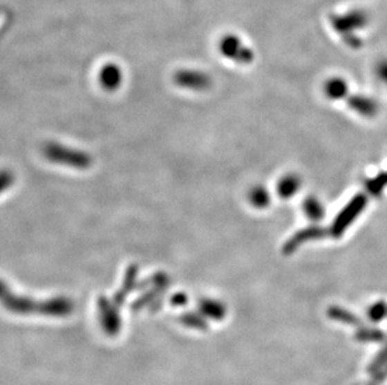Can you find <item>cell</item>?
<instances>
[{
    "label": "cell",
    "instance_id": "cell-1",
    "mask_svg": "<svg viewBox=\"0 0 387 385\" xmlns=\"http://www.w3.org/2000/svg\"><path fill=\"white\" fill-rule=\"evenodd\" d=\"M368 199L365 195H356L354 199L345 206L340 214L334 218V224L330 229V234H332L336 238L341 237L348 226L354 223L356 218L360 215L361 212L365 209Z\"/></svg>",
    "mask_w": 387,
    "mask_h": 385
},
{
    "label": "cell",
    "instance_id": "cell-2",
    "mask_svg": "<svg viewBox=\"0 0 387 385\" xmlns=\"http://www.w3.org/2000/svg\"><path fill=\"white\" fill-rule=\"evenodd\" d=\"M174 83L177 86L191 90H205L211 86V78L207 74L197 70H180L174 75Z\"/></svg>",
    "mask_w": 387,
    "mask_h": 385
},
{
    "label": "cell",
    "instance_id": "cell-3",
    "mask_svg": "<svg viewBox=\"0 0 387 385\" xmlns=\"http://www.w3.org/2000/svg\"><path fill=\"white\" fill-rule=\"evenodd\" d=\"M330 232L328 229L322 226H312L302 229L300 232L296 233L291 239H288L287 243L283 246V252L286 254L294 253L299 246H302L308 240L321 239L323 237L328 235Z\"/></svg>",
    "mask_w": 387,
    "mask_h": 385
},
{
    "label": "cell",
    "instance_id": "cell-4",
    "mask_svg": "<svg viewBox=\"0 0 387 385\" xmlns=\"http://www.w3.org/2000/svg\"><path fill=\"white\" fill-rule=\"evenodd\" d=\"M348 106H351L356 113L365 118H374L379 113V104L376 103V100L364 95H352L348 99Z\"/></svg>",
    "mask_w": 387,
    "mask_h": 385
},
{
    "label": "cell",
    "instance_id": "cell-5",
    "mask_svg": "<svg viewBox=\"0 0 387 385\" xmlns=\"http://www.w3.org/2000/svg\"><path fill=\"white\" fill-rule=\"evenodd\" d=\"M220 50H222L223 55H226L231 59L237 60V61L247 63L248 60H251V53H248L247 50L242 49L238 40L234 39L232 37H228L222 41Z\"/></svg>",
    "mask_w": 387,
    "mask_h": 385
},
{
    "label": "cell",
    "instance_id": "cell-6",
    "mask_svg": "<svg viewBox=\"0 0 387 385\" xmlns=\"http://www.w3.org/2000/svg\"><path fill=\"white\" fill-rule=\"evenodd\" d=\"M122 70L115 64H108L100 70V84L107 90H115L122 84Z\"/></svg>",
    "mask_w": 387,
    "mask_h": 385
},
{
    "label": "cell",
    "instance_id": "cell-7",
    "mask_svg": "<svg viewBox=\"0 0 387 385\" xmlns=\"http://www.w3.org/2000/svg\"><path fill=\"white\" fill-rule=\"evenodd\" d=\"M301 188V180L296 174H287L277 184V194L283 199L292 198Z\"/></svg>",
    "mask_w": 387,
    "mask_h": 385
},
{
    "label": "cell",
    "instance_id": "cell-8",
    "mask_svg": "<svg viewBox=\"0 0 387 385\" xmlns=\"http://www.w3.org/2000/svg\"><path fill=\"white\" fill-rule=\"evenodd\" d=\"M303 210L306 213L308 219L312 221H319L323 219L325 217V208L322 206L320 200L314 197H308L303 203Z\"/></svg>",
    "mask_w": 387,
    "mask_h": 385
},
{
    "label": "cell",
    "instance_id": "cell-9",
    "mask_svg": "<svg viewBox=\"0 0 387 385\" xmlns=\"http://www.w3.org/2000/svg\"><path fill=\"white\" fill-rule=\"evenodd\" d=\"M325 93L330 99H342L348 94V84L343 80L339 79V78L328 80L326 83V87H325Z\"/></svg>",
    "mask_w": 387,
    "mask_h": 385
},
{
    "label": "cell",
    "instance_id": "cell-10",
    "mask_svg": "<svg viewBox=\"0 0 387 385\" xmlns=\"http://www.w3.org/2000/svg\"><path fill=\"white\" fill-rule=\"evenodd\" d=\"M270 200H271V197L263 186H254V189L249 192L251 204L258 209H263L268 206Z\"/></svg>",
    "mask_w": 387,
    "mask_h": 385
},
{
    "label": "cell",
    "instance_id": "cell-11",
    "mask_svg": "<svg viewBox=\"0 0 387 385\" xmlns=\"http://www.w3.org/2000/svg\"><path fill=\"white\" fill-rule=\"evenodd\" d=\"M387 315V304L385 302H380L377 304L371 306L370 310H368V317L377 322V320H381V319L385 318Z\"/></svg>",
    "mask_w": 387,
    "mask_h": 385
},
{
    "label": "cell",
    "instance_id": "cell-12",
    "mask_svg": "<svg viewBox=\"0 0 387 385\" xmlns=\"http://www.w3.org/2000/svg\"><path fill=\"white\" fill-rule=\"evenodd\" d=\"M377 75L387 86V61H384V63H381L380 66H379V68H377Z\"/></svg>",
    "mask_w": 387,
    "mask_h": 385
},
{
    "label": "cell",
    "instance_id": "cell-13",
    "mask_svg": "<svg viewBox=\"0 0 387 385\" xmlns=\"http://www.w3.org/2000/svg\"><path fill=\"white\" fill-rule=\"evenodd\" d=\"M384 177H385V180H386L387 183V173H384Z\"/></svg>",
    "mask_w": 387,
    "mask_h": 385
}]
</instances>
